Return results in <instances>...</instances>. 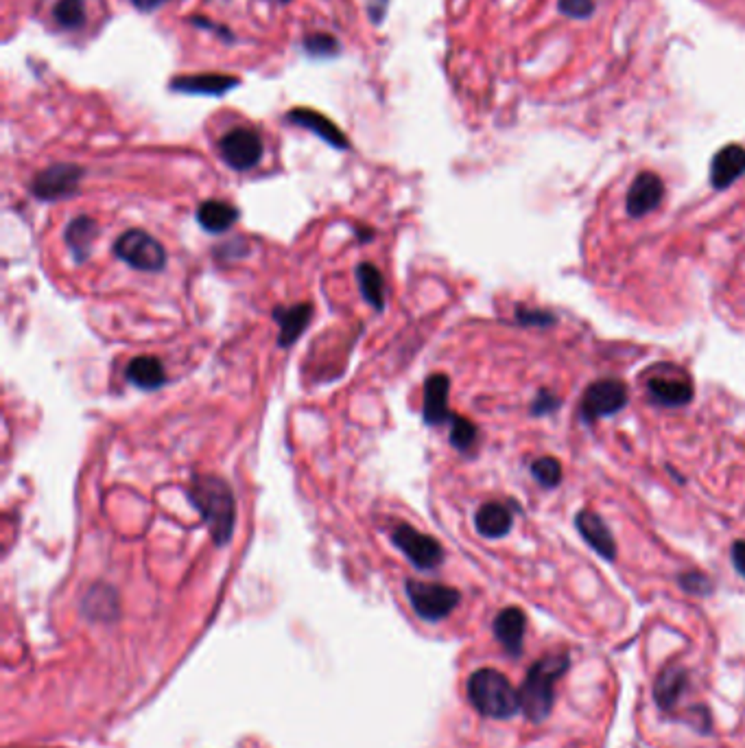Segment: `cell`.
I'll return each mask as SVG.
<instances>
[{
    "label": "cell",
    "mask_w": 745,
    "mask_h": 748,
    "mask_svg": "<svg viewBox=\"0 0 745 748\" xmlns=\"http://www.w3.org/2000/svg\"><path fill=\"white\" fill-rule=\"evenodd\" d=\"M191 501L201 512L215 545H226L232 539L236 521V501L228 482L215 475H197L191 486Z\"/></svg>",
    "instance_id": "6da1fadb"
},
{
    "label": "cell",
    "mask_w": 745,
    "mask_h": 748,
    "mask_svg": "<svg viewBox=\"0 0 745 748\" xmlns=\"http://www.w3.org/2000/svg\"><path fill=\"white\" fill-rule=\"evenodd\" d=\"M569 665L571 659L566 652L545 654V657L531 665L525 676V683L518 692L520 709L525 711V716L531 722L538 724L549 718L555 700V683L569 670Z\"/></svg>",
    "instance_id": "7a4b0ae2"
},
{
    "label": "cell",
    "mask_w": 745,
    "mask_h": 748,
    "mask_svg": "<svg viewBox=\"0 0 745 748\" xmlns=\"http://www.w3.org/2000/svg\"><path fill=\"white\" fill-rule=\"evenodd\" d=\"M468 698L481 716L494 720L512 718L520 709L518 692L507 676L492 668L477 670L468 679Z\"/></svg>",
    "instance_id": "3957f363"
},
{
    "label": "cell",
    "mask_w": 745,
    "mask_h": 748,
    "mask_svg": "<svg viewBox=\"0 0 745 748\" xmlns=\"http://www.w3.org/2000/svg\"><path fill=\"white\" fill-rule=\"evenodd\" d=\"M407 595L413 611L422 619H427V622H440V619L448 617L457 609V604L461 600L459 591L453 587L420 580L407 582Z\"/></svg>",
    "instance_id": "277c9868"
},
{
    "label": "cell",
    "mask_w": 745,
    "mask_h": 748,
    "mask_svg": "<svg viewBox=\"0 0 745 748\" xmlns=\"http://www.w3.org/2000/svg\"><path fill=\"white\" fill-rule=\"evenodd\" d=\"M114 252L118 259L140 272H160L167 265V252L162 243L147 235L145 230H127L116 239Z\"/></svg>",
    "instance_id": "5b68a950"
},
{
    "label": "cell",
    "mask_w": 745,
    "mask_h": 748,
    "mask_svg": "<svg viewBox=\"0 0 745 748\" xmlns=\"http://www.w3.org/2000/svg\"><path fill=\"white\" fill-rule=\"evenodd\" d=\"M628 385L617 379H601L590 383L582 403H579V414L586 420V423H595L599 418H608L619 414L621 409L628 405Z\"/></svg>",
    "instance_id": "8992f818"
},
{
    "label": "cell",
    "mask_w": 745,
    "mask_h": 748,
    "mask_svg": "<svg viewBox=\"0 0 745 748\" xmlns=\"http://www.w3.org/2000/svg\"><path fill=\"white\" fill-rule=\"evenodd\" d=\"M647 394L660 407H684L693 401V383L680 368L658 366L647 379Z\"/></svg>",
    "instance_id": "52a82bcc"
},
{
    "label": "cell",
    "mask_w": 745,
    "mask_h": 748,
    "mask_svg": "<svg viewBox=\"0 0 745 748\" xmlns=\"http://www.w3.org/2000/svg\"><path fill=\"white\" fill-rule=\"evenodd\" d=\"M219 151L234 171H250L263 158V140L250 127H234L219 140Z\"/></svg>",
    "instance_id": "ba28073f"
},
{
    "label": "cell",
    "mask_w": 745,
    "mask_h": 748,
    "mask_svg": "<svg viewBox=\"0 0 745 748\" xmlns=\"http://www.w3.org/2000/svg\"><path fill=\"white\" fill-rule=\"evenodd\" d=\"M392 541L418 569H435L437 565H442V545L431 539V536L411 528L407 523L396 525V530L392 532Z\"/></svg>",
    "instance_id": "9c48e42d"
},
{
    "label": "cell",
    "mask_w": 745,
    "mask_h": 748,
    "mask_svg": "<svg viewBox=\"0 0 745 748\" xmlns=\"http://www.w3.org/2000/svg\"><path fill=\"white\" fill-rule=\"evenodd\" d=\"M81 178H84V169L62 162V165H53L35 175L31 191L44 202L64 200V197L73 195L79 189Z\"/></svg>",
    "instance_id": "30bf717a"
},
{
    "label": "cell",
    "mask_w": 745,
    "mask_h": 748,
    "mask_svg": "<svg viewBox=\"0 0 745 748\" xmlns=\"http://www.w3.org/2000/svg\"><path fill=\"white\" fill-rule=\"evenodd\" d=\"M662 197H665V184H662L656 173L645 171L636 175V180L632 182L625 208H628L630 217H645L647 213L656 210Z\"/></svg>",
    "instance_id": "8fae6325"
},
{
    "label": "cell",
    "mask_w": 745,
    "mask_h": 748,
    "mask_svg": "<svg viewBox=\"0 0 745 748\" xmlns=\"http://www.w3.org/2000/svg\"><path fill=\"white\" fill-rule=\"evenodd\" d=\"M575 525L579 534H582V539L593 547L601 558H617V541H614L610 528L603 523L599 514H595L593 510H579L575 517Z\"/></svg>",
    "instance_id": "7c38bea8"
},
{
    "label": "cell",
    "mask_w": 745,
    "mask_h": 748,
    "mask_svg": "<svg viewBox=\"0 0 745 748\" xmlns=\"http://www.w3.org/2000/svg\"><path fill=\"white\" fill-rule=\"evenodd\" d=\"M448 390H451V381H448L446 374L437 372L431 374L424 383V423L427 425H442V423H451L453 414L448 409Z\"/></svg>",
    "instance_id": "4fadbf2b"
},
{
    "label": "cell",
    "mask_w": 745,
    "mask_h": 748,
    "mask_svg": "<svg viewBox=\"0 0 745 748\" xmlns=\"http://www.w3.org/2000/svg\"><path fill=\"white\" fill-rule=\"evenodd\" d=\"M527 617L516 606H507L499 615L494 617V637L499 639L503 650L512 657H518L523 652Z\"/></svg>",
    "instance_id": "5bb4252c"
},
{
    "label": "cell",
    "mask_w": 745,
    "mask_h": 748,
    "mask_svg": "<svg viewBox=\"0 0 745 748\" xmlns=\"http://www.w3.org/2000/svg\"><path fill=\"white\" fill-rule=\"evenodd\" d=\"M287 119L295 125L304 127V130H309L313 134H317L322 140H326L328 145H333L337 149H348V138L344 136V132L339 130V127L326 119L324 114H319L315 110H306V108H298V110H291L287 114Z\"/></svg>",
    "instance_id": "9a60e30c"
},
{
    "label": "cell",
    "mask_w": 745,
    "mask_h": 748,
    "mask_svg": "<svg viewBox=\"0 0 745 748\" xmlns=\"http://www.w3.org/2000/svg\"><path fill=\"white\" fill-rule=\"evenodd\" d=\"M687 670L682 665L671 663L665 670L658 674L656 685H654V700L662 711H669L678 705L684 689H687Z\"/></svg>",
    "instance_id": "2e32d148"
},
{
    "label": "cell",
    "mask_w": 745,
    "mask_h": 748,
    "mask_svg": "<svg viewBox=\"0 0 745 748\" xmlns=\"http://www.w3.org/2000/svg\"><path fill=\"white\" fill-rule=\"evenodd\" d=\"M512 525V510L503 504H496V501L483 504L475 514V528L481 536H486V539H503V536L510 534Z\"/></svg>",
    "instance_id": "e0dca14e"
},
{
    "label": "cell",
    "mask_w": 745,
    "mask_h": 748,
    "mask_svg": "<svg viewBox=\"0 0 745 748\" xmlns=\"http://www.w3.org/2000/svg\"><path fill=\"white\" fill-rule=\"evenodd\" d=\"M745 173V151L737 145H730L719 151L711 167V182L715 189H728V186Z\"/></svg>",
    "instance_id": "ac0fdd59"
},
{
    "label": "cell",
    "mask_w": 745,
    "mask_h": 748,
    "mask_svg": "<svg viewBox=\"0 0 745 748\" xmlns=\"http://www.w3.org/2000/svg\"><path fill=\"white\" fill-rule=\"evenodd\" d=\"M313 307L309 302H302V305H295L289 309H276L274 318L280 326V335H278V344L280 346H291L298 337L306 331V326L311 322Z\"/></svg>",
    "instance_id": "d6986e66"
},
{
    "label": "cell",
    "mask_w": 745,
    "mask_h": 748,
    "mask_svg": "<svg viewBox=\"0 0 745 748\" xmlns=\"http://www.w3.org/2000/svg\"><path fill=\"white\" fill-rule=\"evenodd\" d=\"M236 219H239V210L232 206L230 202H221V200H208L199 206L197 210V221L201 228L212 232V235H219V232L230 230Z\"/></svg>",
    "instance_id": "ffe728a7"
},
{
    "label": "cell",
    "mask_w": 745,
    "mask_h": 748,
    "mask_svg": "<svg viewBox=\"0 0 745 748\" xmlns=\"http://www.w3.org/2000/svg\"><path fill=\"white\" fill-rule=\"evenodd\" d=\"M127 379L140 390H158L167 381V374H164V366L158 357L143 355L129 361Z\"/></svg>",
    "instance_id": "44dd1931"
},
{
    "label": "cell",
    "mask_w": 745,
    "mask_h": 748,
    "mask_svg": "<svg viewBox=\"0 0 745 748\" xmlns=\"http://www.w3.org/2000/svg\"><path fill=\"white\" fill-rule=\"evenodd\" d=\"M236 84H239V79L228 75H191L173 79L171 88L177 92H188V95H223Z\"/></svg>",
    "instance_id": "7402d4cb"
},
{
    "label": "cell",
    "mask_w": 745,
    "mask_h": 748,
    "mask_svg": "<svg viewBox=\"0 0 745 748\" xmlns=\"http://www.w3.org/2000/svg\"><path fill=\"white\" fill-rule=\"evenodd\" d=\"M99 237V224L90 217H77L75 221H70V226L66 228V243L70 252H73L75 261H86L90 256V250L94 241Z\"/></svg>",
    "instance_id": "603a6c76"
},
{
    "label": "cell",
    "mask_w": 745,
    "mask_h": 748,
    "mask_svg": "<svg viewBox=\"0 0 745 748\" xmlns=\"http://www.w3.org/2000/svg\"><path fill=\"white\" fill-rule=\"evenodd\" d=\"M357 280H359L363 298L368 300L376 311H381L383 309V276H381V272H378L372 263H361L357 267Z\"/></svg>",
    "instance_id": "cb8c5ba5"
},
{
    "label": "cell",
    "mask_w": 745,
    "mask_h": 748,
    "mask_svg": "<svg viewBox=\"0 0 745 748\" xmlns=\"http://www.w3.org/2000/svg\"><path fill=\"white\" fill-rule=\"evenodd\" d=\"M53 20L57 27L66 31L81 29L86 22V3L84 0H57L53 7Z\"/></svg>",
    "instance_id": "d4e9b609"
},
{
    "label": "cell",
    "mask_w": 745,
    "mask_h": 748,
    "mask_svg": "<svg viewBox=\"0 0 745 748\" xmlns=\"http://www.w3.org/2000/svg\"><path fill=\"white\" fill-rule=\"evenodd\" d=\"M531 475L542 488H555L562 482V464L555 458H538L531 464Z\"/></svg>",
    "instance_id": "484cf974"
},
{
    "label": "cell",
    "mask_w": 745,
    "mask_h": 748,
    "mask_svg": "<svg viewBox=\"0 0 745 748\" xmlns=\"http://www.w3.org/2000/svg\"><path fill=\"white\" fill-rule=\"evenodd\" d=\"M477 436H479V431H477L475 423H470L468 418L453 416V420H451V444L455 449H459V451L472 449V444L477 442Z\"/></svg>",
    "instance_id": "4316f807"
},
{
    "label": "cell",
    "mask_w": 745,
    "mask_h": 748,
    "mask_svg": "<svg viewBox=\"0 0 745 748\" xmlns=\"http://www.w3.org/2000/svg\"><path fill=\"white\" fill-rule=\"evenodd\" d=\"M304 51L313 57H333L339 53V42L328 33H311L304 38Z\"/></svg>",
    "instance_id": "83f0119b"
},
{
    "label": "cell",
    "mask_w": 745,
    "mask_h": 748,
    "mask_svg": "<svg viewBox=\"0 0 745 748\" xmlns=\"http://www.w3.org/2000/svg\"><path fill=\"white\" fill-rule=\"evenodd\" d=\"M680 587L687 593H693V595H708L713 591L711 580H708L704 574H700V571H689V574H682L680 576Z\"/></svg>",
    "instance_id": "f1b7e54d"
},
{
    "label": "cell",
    "mask_w": 745,
    "mask_h": 748,
    "mask_svg": "<svg viewBox=\"0 0 745 748\" xmlns=\"http://www.w3.org/2000/svg\"><path fill=\"white\" fill-rule=\"evenodd\" d=\"M516 320H518V324H523V326H551L555 322V318L549 311L527 309V307L516 309Z\"/></svg>",
    "instance_id": "f546056e"
},
{
    "label": "cell",
    "mask_w": 745,
    "mask_h": 748,
    "mask_svg": "<svg viewBox=\"0 0 745 748\" xmlns=\"http://www.w3.org/2000/svg\"><path fill=\"white\" fill-rule=\"evenodd\" d=\"M562 401L555 396L553 392L549 390H540L538 396L534 399V403H531V414L534 416H547V414H555L560 409Z\"/></svg>",
    "instance_id": "4dcf8cb0"
},
{
    "label": "cell",
    "mask_w": 745,
    "mask_h": 748,
    "mask_svg": "<svg viewBox=\"0 0 745 748\" xmlns=\"http://www.w3.org/2000/svg\"><path fill=\"white\" fill-rule=\"evenodd\" d=\"M730 556H732V565H735L737 574L745 578V541H737L735 545H732Z\"/></svg>",
    "instance_id": "1f68e13d"
},
{
    "label": "cell",
    "mask_w": 745,
    "mask_h": 748,
    "mask_svg": "<svg viewBox=\"0 0 745 748\" xmlns=\"http://www.w3.org/2000/svg\"><path fill=\"white\" fill-rule=\"evenodd\" d=\"M132 3H134V7H136V9H140V11H147V14H149V11L158 9L160 5H164V3H167V0H132Z\"/></svg>",
    "instance_id": "d6a6232c"
},
{
    "label": "cell",
    "mask_w": 745,
    "mask_h": 748,
    "mask_svg": "<svg viewBox=\"0 0 745 748\" xmlns=\"http://www.w3.org/2000/svg\"><path fill=\"white\" fill-rule=\"evenodd\" d=\"M278 3H289V0H278Z\"/></svg>",
    "instance_id": "836d02e7"
}]
</instances>
